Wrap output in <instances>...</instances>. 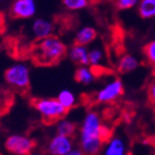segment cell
<instances>
[{
    "label": "cell",
    "instance_id": "cell-1",
    "mask_svg": "<svg viewBox=\"0 0 155 155\" xmlns=\"http://www.w3.org/2000/svg\"><path fill=\"white\" fill-rule=\"evenodd\" d=\"M110 131L103 125L101 116L94 111L84 115L79 130V145L84 154L94 155L100 153L107 140Z\"/></svg>",
    "mask_w": 155,
    "mask_h": 155
},
{
    "label": "cell",
    "instance_id": "cell-2",
    "mask_svg": "<svg viewBox=\"0 0 155 155\" xmlns=\"http://www.w3.org/2000/svg\"><path fill=\"white\" fill-rule=\"evenodd\" d=\"M67 53L68 49L64 42L52 35L39 40L35 47L33 59L40 65H53L61 61Z\"/></svg>",
    "mask_w": 155,
    "mask_h": 155
},
{
    "label": "cell",
    "instance_id": "cell-3",
    "mask_svg": "<svg viewBox=\"0 0 155 155\" xmlns=\"http://www.w3.org/2000/svg\"><path fill=\"white\" fill-rule=\"evenodd\" d=\"M35 110L40 114L45 123H57L60 119L68 114L67 110L57 97H41L33 101Z\"/></svg>",
    "mask_w": 155,
    "mask_h": 155
},
{
    "label": "cell",
    "instance_id": "cell-4",
    "mask_svg": "<svg viewBox=\"0 0 155 155\" xmlns=\"http://www.w3.org/2000/svg\"><path fill=\"white\" fill-rule=\"evenodd\" d=\"M3 77L7 84L17 90H27L30 85V69L22 62L13 63L7 68Z\"/></svg>",
    "mask_w": 155,
    "mask_h": 155
},
{
    "label": "cell",
    "instance_id": "cell-5",
    "mask_svg": "<svg viewBox=\"0 0 155 155\" xmlns=\"http://www.w3.org/2000/svg\"><path fill=\"white\" fill-rule=\"evenodd\" d=\"M36 147V143L29 136L22 134H11L5 141V149L11 154L28 155Z\"/></svg>",
    "mask_w": 155,
    "mask_h": 155
},
{
    "label": "cell",
    "instance_id": "cell-6",
    "mask_svg": "<svg viewBox=\"0 0 155 155\" xmlns=\"http://www.w3.org/2000/svg\"><path fill=\"white\" fill-rule=\"evenodd\" d=\"M124 93V85L120 79H113L105 83L95 94L97 103L107 104L116 101Z\"/></svg>",
    "mask_w": 155,
    "mask_h": 155
},
{
    "label": "cell",
    "instance_id": "cell-7",
    "mask_svg": "<svg viewBox=\"0 0 155 155\" xmlns=\"http://www.w3.org/2000/svg\"><path fill=\"white\" fill-rule=\"evenodd\" d=\"M37 13L35 0H13L10 7V15L15 19H31Z\"/></svg>",
    "mask_w": 155,
    "mask_h": 155
},
{
    "label": "cell",
    "instance_id": "cell-8",
    "mask_svg": "<svg viewBox=\"0 0 155 155\" xmlns=\"http://www.w3.org/2000/svg\"><path fill=\"white\" fill-rule=\"evenodd\" d=\"M74 147L72 136L55 134L48 143L47 150L52 155H69L70 151Z\"/></svg>",
    "mask_w": 155,
    "mask_h": 155
},
{
    "label": "cell",
    "instance_id": "cell-9",
    "mask_svg": "<svg viewBox=\"0 0 155 155\" xmlns=\"http://www.w3.org/2000/svg\"><path fill=\"white\" fill-rule=\"evenodd\" d=\"M30 32L35 39L41 40V39L53 35L54 25L47 18H36L31 23Z\"/></svg>",
    "mask_w": 155,
    "mask_h": 155
},
{
    "label": "cell",
    "instance_id": "cell-10",
    "mask_svg": "<svg viewBox=\"0 0 155 155\" xmlns=\"http://www.w3.org/2000/svg\"><path fill=\"white\" fill-rule=\"evenodd\" d=\"M104 155H124L126 154V144L120 136H112L103 146Z\"/></svg>",
    "mask_w": 155,
    "mask_h": 155
},
{
    "label": "cell",
    "instance_id": "cell-11",
    "mask_svg": "<svg viewBox=\"0 0 155 155\" xmlns=\"http://www.w3.org/2000/svg\"><path fill=\"white\" fill-rule=\"evenodd\" d=\"M69 59L77 65H89V49L87 45H74L68 51Z\"/></svg>",
    "mask_w": 155,
    "mask_h": 155
},
{
    "label": "cell",
    "instance_id": "cell-12",
    "mask_svg": "<svg viewBox=\"0 0 155 155\" xmlns=\"http://www.w3.org/2000/svg\"><path fill=\"white\" fill-rule=\"evenodd\" d=\"M97 32L93 27L84 26L81 27L80 29L75 32L74 36V43L81 45H89L97 39Z\"/></svg>",
    "mask_w": 155,
    "mask_h": 155
},
{
    "label": "cell",
    "instance_id": "cell-13",
    "mask_svg": "<svg viewBox=\"0 0 155 155\" xmlns=\"http://www.w3.org/2000/svg\"><path fill=\"white\" fill-rule=\"evenodd\" d=\"M74 78L78 83L82 85H90L95 80V72L90 65H79L75 70Z\"/></svg>",
    "mask_w": 155,
    "mask_h": 155
},
{
    "label": "cell",
    "instance_id": "cell-14",
    "mask_svg": "<svg viewBox=\"0 0 155 155\" xmlns=\"http://www.w3.org/2000/svg\"><path fill=\"white\" fill-rule=\"evenodd\" d=\"M139 59L132 54H124L117 62V71L122 74H126L130 72L135 71L139 68Z\"/></svg>",
    "mask_w": 155,
    "mask_h": 155
},
{
    "label": "cell",
    "instance_id": "cell-15",
    "mask_svg": "<svg viewBox=\"0 0 155 155\" xmlns=\"http://www.w3.org/2000/svg\"><path fill=\"white\" fill-rule=\"evenodd\" d=\"M55 131L58 134L62 135L73 136L77 133V124L73 121L62 117L59 121H57L55 124Z\"/></svg>",
    "mask_w": 155,
    "mask_h": 155
},
{
    "label": "cell",
    "instance_id": "cell-16",
    "mask_svg": "<svg viewBox=\"0 0 155 155\" xmlns=\"http://www.w3.org/2000/svg\"><path fill=\"white\" fill-rule=\"evenodd\" d=\"M137 11L143 19L155 18V0H140Z\"/></svg>",
    "mask_w": 155,
    "mask_h": 155
},
{
    "label": "cell",
    "instance_id": "cell-17",
    "mask_svg": "<svg viewBox=\"0 0 155 155\" xmlns=\"http://www.w3.org/2000/svg\"><path fill=\"white\" fill-rule=\"evenodd\" d=\"M57 99L60 101V103H61L67 110L73 109V107L77 105V102H78L77 95H75L71 90H68V89L62 90L61 92L58 94Z\"/></svg>",
    "mask_w": 155,
    "mask_h": 155
},
{
    "label": "cell",
    "instance_id": "cell-18",
    "mask_svg": "<svg viewBox=\"0 0 155 155\" xmlns=\"http://www.w3.org/2000/svg\"><path fill=\"white\" fill-rule=\"evenodd\" d=\"M104 60V52L101 48H92L89 50V65L93 69L102 65Z\"/></svg>",
    "mask_w": 155,
    "mask_h": 155
},
{
    "label": "cell",
    "instance_id": "cell-19",
    "mask_svg": "<svg viewBox=\"0 0 155 155\" xmlns=\"http://www.w3.org/2000/svg\"><path fill=\"white\" fill-rule=\"evenodd\" d=\"M61 1L65 9L70 11L85 9L89 6V0H61Z\"/></svg>",
    "mask_w": 155,
    "mask_h": 155
},
{
    "label": "cell",
    "instance_id": "cell-20",
    "mask_svg": "<svg viewBox=\"0 0 155 155\" xmlns=\"http://www.w3.org/2000/svg\"><path fill=\"white\" fill-rule=\"evenodd\" d=\"M144 54L150 64L155 68V40L149 42L144 48Z\"/></svg>",
    "mask_w": 155,
    "mask_h": 155
},
{
    "label": "cell",
    "instance_id": "cell-21",
    "mask_svg": "<svg viewBox=\"0 0 155 155\" xmlns=\"http://www.w3.org/2000/svg\"><path fill=\"white\" fill-rule=\"evenodd\" d=\"M139 1L140 0H115V6L120 10H127L137 6Z\"/></svg>",
    "mask_w": 155,
    "mask_h": 155
},
{
    "label": "cell",
    "instance_id": "cell-22",
    "mask_svg": "<svg viewBox=\"0 0 155 155\" xmlns=\"http://www.w3.org/2000/svg\"><path fill=\"white\" fill-rule=\"evenodd\" d=\"M149 97H150V101L153 104H155V80L150 84L149 87Z\"/></svg>",
    "mask_w": 155,
    "mask_h": 155
},
{
    "label": "cell",
    "instance_id": "cell-23",
    "mask_svg": "<svg viewBox=\"0 0 155 155\" xmlns=\"http://www.w3.org/2000/svg\"><path fill=\"white\" fill-rule=\"evenodd\" d=\"M82 154H84L83 153V151L80 149V147H73V149L70 151V153H69V155H82Z\"/></svg>",
    "mask_w": 155,
    "mask_h": 155
}]
</instances>
